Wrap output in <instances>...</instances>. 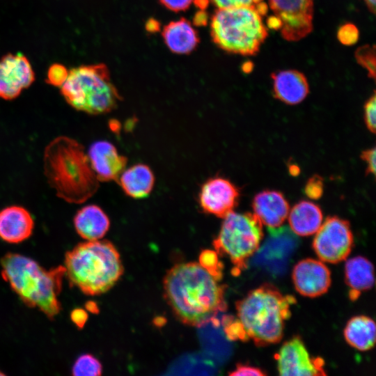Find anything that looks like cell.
<instances>
[{
	"label": "cell",
	"mask_w": 376,
	"mask_h": 376,
	"mask_svg": "<svg viewBox=\"0 0 376 376\" xmlns=\"http://www.w3.org/2000/svg\"><path fill=\"white\" fill-rule=\"evenodd\" d=\"M375 110L376 96L375 93L364 104V120L368 130L375 132Z\"/></svg>",
	"instance_id": "cell-33"
},
{
	"label": "cell",
	"mask_w": 376,
	"mask_h": 376,
	"mask_svg": "<svg viewBox=\"0 0 376 376\" xmlns=\"http://www.w3.org/2000/svg\"><path fill=\"white\" fill-rule=\"evenodd\" d=\"M33 228V219L26 208L10 205L0 211V238L4 242H22L31 236Z\"/></svg>",
	"instance_id": "cell-17"
},
{
	"label": "cell",
	"mask_w": 376,
	"mask_h": 376,
	"mask_svg": "<svg viewBox=\"0 0 376 376\" xmlns=\"http://www.w3.org/2000/svg\"><path fill=\"white\" fill-rule=\"evenodd\" d=\"M357 63L367 70L368 75L373 79H375V47L368 45L359 47L354 54Z\"/></svg>",
	"instance_id": "cell-27"
},
{
	"label": "cell",
	"mask_w": 376,
	"mask_h": 376,
	"mask_svg": "<svg viewBox=\"0 0 376 376\" xmlns=\"http://www.w3.org/2000/svg\"><path fill=\"white\" fill-rule=\"evenodd\" d=\"M345 278L350 288L349 297L352 301L358 299L362 292L373 287L374 268L366 258L358 256L347 260L345 265Z\"/></svg>",
	"instance_id": "cell-22"
},
{
	"label": "cell",
	"mask_w": 376,
	"mask_h": 376,
	"mask_svg": "<svg viewBox=\"0 0 376 376\" xmlns=\"http://www.w3.org/2000/svg\"><path fill=\"white\" fill-rule=\"evenodd\" d=\"M361 158L367 164L366 174H375V148L366 150L361 152Z\"/></svg>",
	"instance_id": "cell-36"
},
{
	"label": "cell",
	"mask_w": 376,
	"mask_h": 376,
	"mask_svg": "<svg viewBox=\"0 0 376 376\" xmlns=\"http://www.w3.org/2000/svg\"><path fill=\"white\" fill-rule=\"evenodd\" d=\"M295 302V297L282 294L270 283L249 292L235 304L237 318L234 320L240 329V340H251L257 346L279 343Z\"/></svg>",
	"instance_id": "cell-3"
},
{
	"label": "cell",
	"mask_w": 376,
	"mask_h": 376,
	"mask_svg": "<svg viewBox=\"0 0 376 376\" xmlns=\"http://www.w3.org/2000/svg\"><path fill=\"white\" fill-rule=\"evenodd\" d=\"M64 267L70 285L90 296L109 290L124 272L116 246L109 240H100L79 243L67 251Z\"/></svg>",
	"instance_id": "cell-5"
},
{
	"label": "cell",
	"mask_w": 376,
	"mask_h": 376,
	"mask_svg": "<svg viewBox=\"0 0 376 376\" xmlns=\"http://www.w3.org/2000/svg\"><path fill=\"white\" fill-rule=\"evenodd\" d=\"M162 36L168 48L172 52L180 54L191 53L199 42L196 30L185 18L166 24L163 29Z\"/></svg>",
	"instance_id": "cell-21"
},
{
	"label": "cell",
	"mask_w": 376,
	"mask_h": 376,
	"mask_svg": "<svg viewBox=\"0 0 376 376\" xmlns=\"http://www.w3.org/2000/svg\"><path fill=\"white\" fill-rule=\"evenodd\" d=\"M60 91L72 107L91 115L110 112L121 100L111 81L109 68L104 63L70 69Z\"/></svg>",
	"instance_id": "cell-6"
},
{
	"label": "cell",
	"mask_w": 376,
	"mask_h": 376,
	"mask_svg": "<svg viewBox=\"0 0 376 376\" xmlns=\"http://www.w3.org/2000/svg\"><path fill=\"white\" fill-rule=\"evenodd\" d=\"M210 34L221 49L236 54H256L267 37L259 12L251 7L217 8L211 18Z\"/></svg>",
	"instance_id": "cell-7"
},
{
	"label": "cell",
	"mask_w": 376,
	"mask_h": 376,
	"mask_svg": "<svg viewBox=\"0 0 376 376\" xmlns=\"http://www.w3.org/2000/svg\"><path fill=\"white\" fill-rule=\"evenodd\" d=\"M274 97L288 104L302 102L309 92L306 77L296 70H285L271 75Z\"/></svg>",
	"instance_id": "cell-19"
},
{
	"label": "cell",
	"mask_w": 376,
	"mask_h": 376,
	"mask_svg": "<svg viewBox=\"0 0 376 376\" xmlns=\"http://www.w3.org/2000/svg\"><path fill=\"white\" fill-rule=\"evenodd\" d=\"M86 308L93 313H97L98 309L96 304L93 301H88L86 304Z\"/></svg>",
	"instance_id": "cell-39"
},
{
	"label": "cell",
	"mask_w": 376,
	"mask_h": 376,
	"mask_svg": "<svg viewBox=\"0 0 376 376\" xmlns=\"http://www.w3.org/2000/svg\"><path fill=\"white\" fill-rule=\"evenodd\" d=\"M324 185L322 178L318 175L312 176L304 187V193L310 198L318 199L323 193Z\"/></svg>",
	"instance_id": "cell-32"
},
{
	"label": "cell",
	"mask_w": 376,
	"mask_h": 376,
	"mask_svg": "<svg viewBox=\"0 0 376 376\" xmlns=\"http://www.w3.org/2000/svg\"><path fill=\"white\" fill-rule=\"evenodd\" d=\"M87 156L99 182L116 181L125 170L127 159L109 141H98L89 148Z\"/></svg>",
	"instance_id": "cell-16"
},
{
	"label": "cell",
	"mask_w": 376,
	"mask_h": 376,
	"mask_svg": "<svg viewBox=\"0 0 376 376\" xmlns=\"http://www.w3.org/2000/svg\"><path fill=\"white\" fill-rule=\"evenodd\" d=\"M229 375H266V373L259 368L244 364L239 363L236 365V368L233 371L229 373Z\"/></svg>",
	"instance_id": "cell-34"
},
{
	"label": "cell",
	"mask_w": 376,
	"mask_h": 376,
	"mask_svg": "<svg viewBox=\"0 0 376 376\" xmlns=\"http://www.w3.org/2000/svg\"><path fill=\"white\" fill-rule=\"evenodd\" d=\"M73 221L78 235L87 241L100 240L110 227L108 216L96 205L81 207L75 215Z\"/></svg>",
	"instance_id": "cell-20"
},
{
	"label": "cell",
	"mask_w": 376,
	"mask_h": 376,
	"mask_svg": "<svg viewBox=\"0 0 376 376\" xmlns=\"http://www.w3.org/2000/svg\"><path fill=\"white\" fill-rule=\"evenodd\" d=\"M193 0H159L166 8L174 12L183 11L187 9Z\"/></svg>",
	"instance_id": "cell-35"
},
{
	"label": "cell",
	"mask_w": 376,
	"mask_h": 376,
	"mask_svg": "<svg viewBox=\"0 0 376 376\" xmlns=\"http://www.w3.org/2000/svg\"><path fill=\"white\" fill-rule=\"evenodd\" d=\"M292 278L296 290L308 297L326 293L331 282L327 266L322 260L313 258L299 261L293 268Z\"/></svg>",
	"instance_id": "cell-15"
},
{
	"label": "cell",
	"mask_w": 376,
	"mask_h": 376,
	"mask_svg": "<svg viewBox=\"0 0 376 376\" xmlns=\"http://www.w3.org/2000/svg\"><path fill=\"white\" fill-rule=\"evenodd\" d=\"M354 239L349 221L336 216L328 217L315 233L313 248L320 260L338 263L347 258Z\"/></svg>",
	"instance_id": "cell-9"
},
{
	"label": "cell",
	"mask_w": 376,
	"mask_h": 376,
	"mask_svg": "<svg viewBox=\"0 0 376 376\" xmlns=\"http://www.w3.org/2000/svg\"><path fill=\"white\" fill-rule=\"evenodd\" d=\"M102 373L100 361L91 354L80 355L72 368L74 376H99Z\"/></svg>",
	"instance_id": "cell-26"
},
{
	"label": "cell",
	"mask_w": 376,
	"mask_h": 376,
	"mask_svg": "<svg viewBox=\"0 0 376 376\" xmlns=\"http://www.w3.org/2000/svg\"><path fill=\"white\" fill-rule=\"evenodd\" d=\"M72 322L79 328L81 329L88 319L86 311L82 308H75L70 314Z\"/></svg>",
	"instance_id": "cell-37"
},
{
	"label": "cell",
	"mask_w": 376,
	"mask_h": 376,
	"mask_svg": "<svg viewBox=\"0 0 376 376\" xmlns=\"http://www.w3.org/2000/svg\"><path fill=\"white\" fill-rule=\"evenodd\" d=\"M0 265L3 279L25 305L37 308L49 320L59 314L64 266L46 269L32 258L11 252L1 258Z\"/></svg>",
	"instance_id": "cell-4"
},
{
	"label": "cell",
	"mask_w": 376,
	"mask_h": 376,
	"mask_svg": "<svg viewBox=\"0 0 376 376\" xmlns=\"http://www.w3.org/2000/svg\"><path fill=\"white\" fill-rule=\"evenodd\" d=\"M5 375V374L0 370V376Z\"/></svg>",
	"instance_id": "cell-40"
},
{
	"label": "cell",
	"mask_w": 376,
	"mask_h": 376,
	"mask_svg": "<svg viewBox=\"0 0 376 376\" xmlns=\"http://www.w3.org/2000/svg\"><path fill=\"white\" fill-rule=\"evenodd\" d=\"M198 263L176 264L163 279L164 297L182 323L202 327L226 310V285Z\"/></svg>",
	"instance_id": "cell-1"
},
{
	"label": "cell",
	"mask_w": 376,
	"mask_h": 376,
	"mask_svg": "<svg viewBox=\"0 0 376 376\" xmlns=\"http://www.w3.org/2000/svg\"><path fill=\"white\" fill-rule=\"evenodd\" d=\"M365 3L369 9V10L373 13H375V4H376V0H364Z\"/></svg>",
	"instance_id": "cell-38"
},
{
	"label": "cell",
	"mask_w": 376,
	"mask_h": 376,
	"mask_svg": "<svg viewBox=\"0 0 376 376\" xmlns=\"http://www.w3.org/2000/svg\"><path fill=\"white\" fill-rule=\"evenodd\" d=\"M268 236L260 249L257 262L269 272L281 273L297 245L295 234L286 226L268 228Z\"/></svg>",
	"instance_id": "cell-12"
},
{
	"label": "cell",
	"mask_w": 376,
	"mask_h": 376,
	"mask_svg": "<svg viewBox=\"0 0 376 376\" xmlns=\"http://www.w3.org/2000/svg\"><path fill=\"white\" fill-rule=\"evenodd\" d=\"M240 198L237 187L228 180L215 177L207 180L199 193V203L203 210L224 218L233 211Z\"/></svg>",
	"instance_id": "cell-14"
},
{
	"label": "cell",
	"mask_w": 376,
	"mask_h": 376,
	"mask_svg": "<svg viewBox=\"0 0 376 376\" xmlns=\"http://www.w3.org/2000/svg\"><path fill=\"white\" fill-rule=\"evenodd\" d=\"M34 80V71L24 55L8 54L0 58V98L17 97Z\"/></svg>",
	"instance_id": "cell-13"
},
{
	"label": "cell",
	"mask_w": 376,
	"mask_h": 376,
	"mask_svg": "<svg viewBox=\"0 0 376 376\" xmlns=\"http://www.w3.org/2000/svg\"><path fill=\"white\" fill-rule=\"evenodd\" d=\"M198 263L212 275L221 280L223 264L219 260L216 251L210 249L203 250L199 255Z\"/></svg>",
	"instance_id": "cell-28"
},
{
	"label": "cell",
	"mask_w": 376,
	"mask_h": 376,
	"mask_svg": "<svg viewBox=\"0 0 376 376\" xmlns=\"http://www.w3.org/2000/svg\"><path fill=\"white\" fill-rule=\"evenodd\" d=\"M44 174L56 196L70 203H81L99 187L84 146L76 140L61 136L45 148Z\"/></svg>",
	"instance_id": "cell-2"
},
{
	"label": "cell",
	"mask_w": 376,
	"mask_h": 376,
	"mask_svg": "<svg viewBox=\"0 0 376 376\" xmlns=\"http://www.w3.org/2000/svg\"><path fill=\"white\" fill-rule=\"evenodd\" d=\"M217 8L249 6L256 9L263 16L267 13V6L263 0H207Z\"/></svg>",
	"instance_id": "cell-29"
},
{
	"label": "cell",
	"mask_w": 376,
	"mask_h": 376,
	"mask_svg": "<svg viewBox=\"0 0 376 376\" xmlns=\"http://www.w3.org/2000/svg\"><path fill=\"white\" fill-rule=\"evenodd\" d=\"M118 180L127 196L134 198H143L151 193L155 184V176L149 166L138 164L125 169Z\"/></svg>",
	"instance_id": "cell-24"
},
{
	"label": "cell",
	"mask_w": 376,
	"mask_h": 376,
	"mask_svg": "<svg viewBox=\"0 0 376 376\" xmlns=\"http://www.w3.org/2000/svg\"><path fill=\"white\" fill-rule=\"evenodd\" d=\"M254 214L268 228L281 226L290 212L288 202L279 191L265 190L257 194L253 200Z\"/></svg>",
	"instance_id": "cell-18"
},
{
	"label": "cell",
	"mask_w": 376,
	"mask_h": 376,
	"mask_svg": "<svg viewBox=\"0 0 376 376\" xmlns=\"http://www.w3.org/2000/svg\"><path fill=\"white\" fill-rule=\"evenodd\" d=\"M68 70L61 64L52 65L47 72V82L54 86L60 87L65 81Z\"/></svg>",
	"instance_id": "cell-31"
},
{
	"label": "cell",
	"mask_w": 376,
	"mask_h": 376,
	"mask_svg": "<svg viewBox=\"0 0 376 376\" xmlns=\"http://www.w3.org/2000/svg\"><path fill=\"white\" fill-rule=\"evenodd\" d=\"M274 17L280 23L281 36L297 41L313 29V0H269Z\"/></svg>",
	"instance_id": "cell-10"
},
{
	"label": "cell",
	"mask_w": 376,
	"mask_h": 376,
	"mask_svg": "<svg viewBox=\"0 0 376 376\" xmlns=\"http://www.w3.org/2000/svg\"><path fill=\"white\" fill-rule=\"evenodd\" d=\"M218 235L213 240L214 249L221 256H227L237 276L247 267L249 259L260 246L263 237V224L253 213L232 211L224 218Z\"/></svg>",
	"instance_id": "cell-8"
},
{
	"label": "cell",
	"mask_w": 376,
	"mask_h": 376,
	"mask_svg": "<svg viewBox=\"0 0 376 376\" xmlns=\"http://www.w3.org/2000/svg\"><path fill=\"white\" fill-rule=\"evenodd\" d=\"M290 230L297 235L308 236L317 232L322 224L320 207L308 201H301L289 212Z\"/></svg>",
	"instance_id": "cell-23"
},
{
	"label": "cell",
	"mask_w": 376,
	"mask_h": 376,
	"mask_svg": "<svg viewBox=\"0 0 376 376\" xmlns=\"http://www.w3.org/2000/svg\"><path fill=\"white\" fill-rule=\"evenodd\" d=\"M359 37V32L357 26L350 23L342 25L338 30L337 38L345 45L355 44Z\"/></svg>",
	"instance_id": "cell-30"
},
{
	"label": "cell",
	"mask_w": 376,
	"mask_h": 376,
	"mask_svg": "<svg viewBox=\"0 0 376 376\" xmlns=\"http://www.w3.org/2000/svg\"><path fill=\"white\" fill-rule=\"evenodd\" d=\"M343 335L352 347L360 351L369 350L375 343V324L366 315L352 317L347 322Z\"/></svg>",
	"instance_id": "cell-25"
},
{
	"label": "cell",
	"mask_w": 376,
	"mask_h": 376,
	"mask_svg": "<svg viewBox=\"0 0 376 376\" xmlns=\"http://www.w3.org/2000/svg\"><path fill=\"white\" fill-rule=\"evenodd\" d=\"M281 375H325L324 362L311 356L301 338L293 336L285 341L275 354Z\"/></svg>",
	"instance_id": "cell-11"
}]
</instances>
